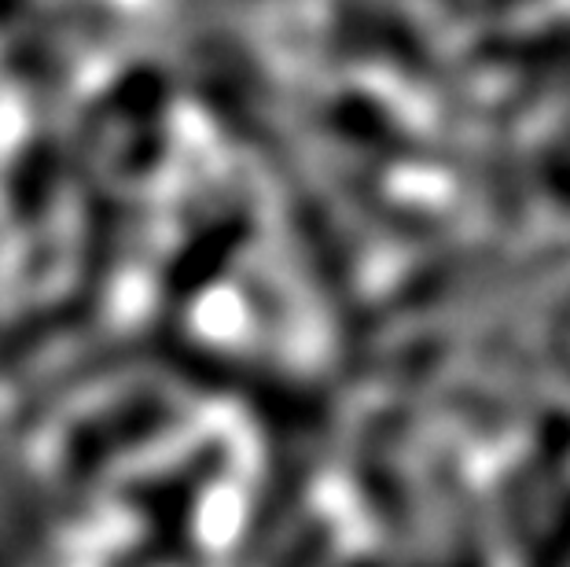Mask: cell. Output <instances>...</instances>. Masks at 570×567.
<instances>
[{
    "instance_id": "5b68a950",
    "label": "cell",
    "mask_w": 570,
    "mask_h": 567,
    "mask_svg": "<svg viewBox=\"0 0 570 567\" xmlns=\"http://www.w3.org/2000/svg\"><path fill=\"white\" fill-rule=\"evenodd\" d=\"M327 129H332L335 137L357 144V148H372V155H380V159H391V163L423 159L416 137L397 126L380 104L338 100L332 104V111H327Z\"/></svg>"
},
{
    "instance_id": "ba28073f",
    "label": "cell",
    "mask_w": 570,
    "mask_h": 567,
    "mask_svg": "<svg viewBox=\"0 0 570 567\" xmlns=\"http://www.w3.org/2000/svg\"><path fill=\"white\" fill-rule=\"evenodd\" d=\"M327 557H332V527H327L324 520H317L287 541L284 557L276 567H324Z\"/></svg>"
},
{
    "instance_id": "8992f818",
    "label": "cell",
    "mask_w": 570,
    "mask_h": 567,
    "mask_svg": "<svg viewBox=\"0 0 570 567\" xmlns=\"http://www.w3.org/2000/svg\"><path fill=\"white\" fill-rule=\"evenodd\" d=\"M434 479H439V487H442L445 524H449V553L442 567H490L479 509H475V501H471L468 487L460 482L456 468L442 461Z\"/></svg>"
},
{
    "instance_id": "52a82bcc",
    "label": "cell",
    "mask_w": 570,
    "mask_h": 567,
    "mask_svg": "<svg viewBox=\"0 0 570 567\" xmlns=\"http://www.w3.org/2000/svg\"><path fill=\"white\" fill-rule=\"evenodd\" d=\"M530 567H570V493L556 505L552 520L533 541Z\"/></svg>"
},
{
    "instance_id": "6da1fadb",
    "label": "cell",
    "mask_w": 570,
    "mask_h": 567,
    "mask_svg": "<svg viewBox=\"0 0 570 567\" xmlns=\"http://www.w3.org/2000/svg\"><path fill=\"white\" fill-rule=\"evenodd\" d=\"M291 228H295V244L302 251V262H306L309 276L317 281L324 299L335 310L338 321V340L346 350V365L361 369L372 354V313L368 306H361L357 299V273H354V258H350V247L338 239L335 222L327 218V211L313 199H295L291 207Z\"/></svg>"
},
{
    "instance_id": "9c48e42d",
    "label": "cell",
    "mask_w": 570,
    "mask_h": 567,
    "mask_svg": "<svg viewBox=\"0 0 570 567\" xmlns=\"http://www.w3.org/2000/svg\"><path fill=\"white\" fill-rule=\"evenodd\" d=\"M552 317L560 321V329H570V299H563V303L552 306Z\"/></svg>"
},
{
    "instance_id": "7a4b0ae2",
    "label": "cell",
    "mask_w": 570,
    "mask_h": 567,
    "mask_svg": "<svg viewBox=\"0 0 570 567\" xmlns=\"http://www.w3.org/2000/svg\"><path fill=\"white\" fill-rule=\"evenodd\" d=\"M177 409L166 394L159 391H140L129 394L122 402H115L107 413L89 417L70 431L67 450H63V482L67 490L85 493L115 457L137 450L159 431L174 424Z\"/></svg>"
},
{
    "instance_id": "277c9868",
    "label": "cell",
    "mask_w": 570,
    "mask_h": 567,
    "mask_svg": "<svg viewBox=\"0 0 570 567\" xmlns=\"http://www.w3.org/2000/svg\"><path fill=\"white\" fill-rule=\"evenodd\" d=\"M254 218L247 207H228L214 214L188 244L174 251V258L166 262L163 273V295L169 306H185L199 292H206L228 265L239 258V251L247 247Z\"/></svg>"
},
{
    "instance_id": "3957f363",
    "label": "cell",
    "mask_w": 570,
    "mask_h": 567,
    "mask_svg": "<svg viewBox=\"0 0 570 567\" xmlns=\"http://www.w3.org/2000/svg\"><path fill=\"white\" fill-rule=\"evenodd\" d=\"M405 436V417L402 413H380L365 428L357 446V490L365 498L368 512L380 520V527L402 546H416V505H412L409 482L397 461Z\"/></svg>"
},
{
    "instance_id": "30bf717a",
    "label": "cell",
    "mask_w": 570,
    "mask_h": 567,
    "mask_svg": "<svg viewBox=\"0 0 570 567\" xmlns=\"http://www.w3.org/2000/svg\"><path fill=\"white\" fill-rule=\"evenodd\" d=\"M354 567H383V564H375V560H357Z\"/></svg>"
}]
</instances>
